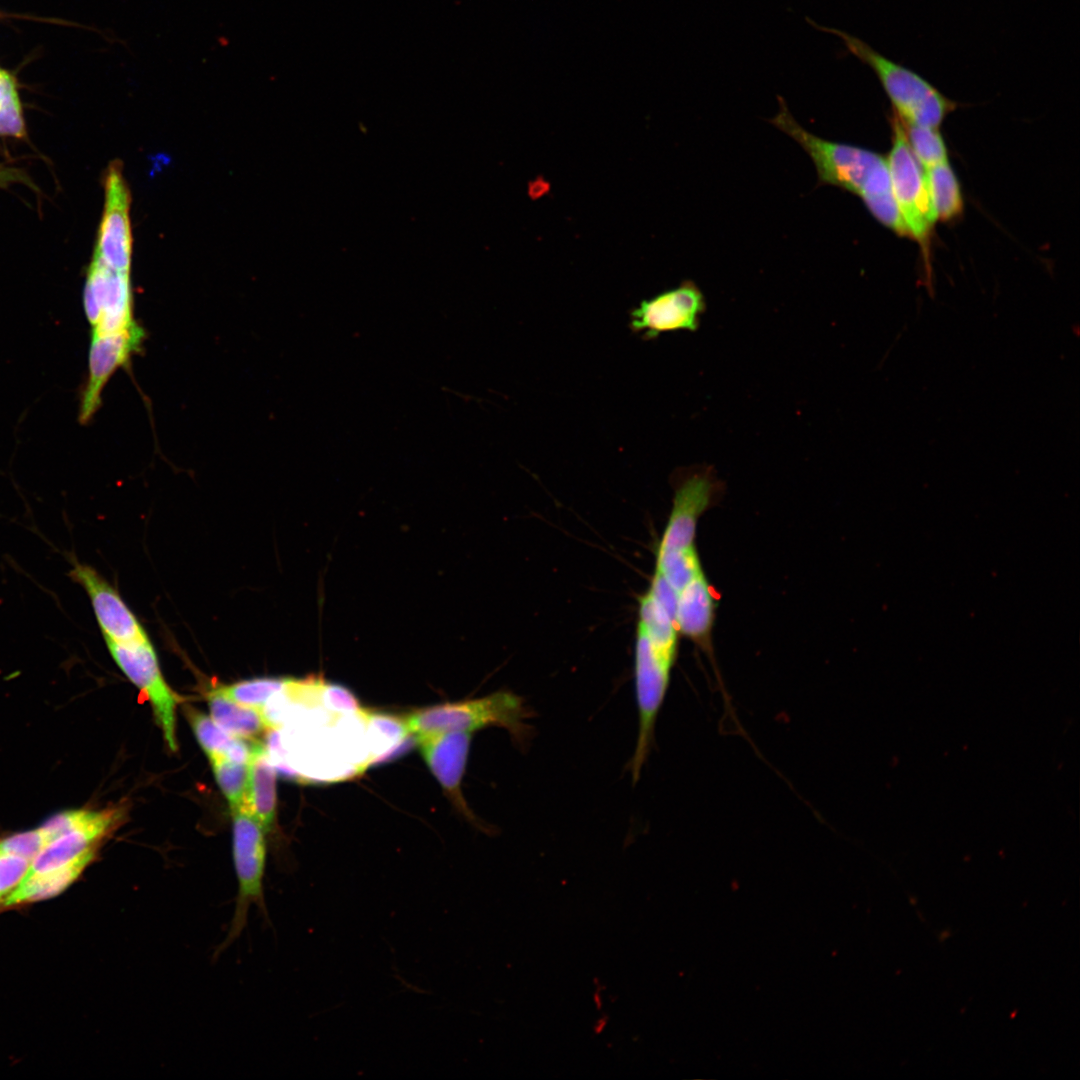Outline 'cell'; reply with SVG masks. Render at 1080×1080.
Here are the masks:
<instances>
[{
  "instance_id": "cell-28",
  "label": "cell",
  "mask_w": 1080,
  "mask_h": 1080,
  "mask_svg": "<svg viewBox=\"0 0 1080 1080\" xmlns=\"http://www.w3.org/2000/svg\"><path fill=\"white\" fill-rule=\"evenodd\" d=\"M317 701L329 712H360L359 702L347 688L338 684L321 683Z\"/></svg>"
},
{
  "instance_id": "cell-22",
  "label": "cell",
  "mask_w": 1080,
  "mask_h": 1080,
  "mask_svg": "<svg viewBox=\"0 0 1080 1080\" xmlns=\"http://www.w3.org/2000/svg\"><path fill=\"white\" fill-rule=\"evenodd\" d=\"M937 220L950 221L963 210V198L957 176L949 162L924 170Z\"/></svg>"
},
{
  "instance_id": "cell-30",
  "label": "cell",
  "mask_w": 1080,
  "mask_h": 1080,
  "mask_svg": "<svg viewBox=\"0 0 1080 1080\" xmlns=\"http://www.w3.org/2000/svg\"><path fill=\"white\" fill-rule=\"evenodd\" d=\"M91 812L92 810H70L59 813L48 819L44 825L40 827L47 839V843L85 821L90 816Z\"/></svg>"
},
{
  "instance_id": "cell-18",
  "label": "cell",
  "mask_w": 1080,
  "mask_h": 1080,
  "mask_svg": "<svg viewBox=\"0 0 1080 1080\" xmlns=\"http://www.w3.org/2000/svg\"><path fill=\"white\" fill-rule=\"evenodd\" d=\"M207 700L214 722L238 738L258 741L259 736L276 728L264 708L240 704L227 697L219 686L208 691Z\"/></svg>"
},
{
  "instance_id": "cell-5",
  "label": "cell",
  "mask_w": 1080,
  "mask_h": 1080,
  "mask_svg": "<svg viewBox=\"0 0 1080 1080\" xmlns=\"http://www.w3.org/2000/svg\"><path fill=\"white\" fill-rule=\"evenodd\" d=\"M893 143L887 159L892 192L910 237L928 248L937 220L925 172L913 155L900 120L892 114Z\"/></svg>"
},
{
  "instance_id": "cell-11",
  "label": "cell",
  "mask_w": 1080,
  "mask_h": 1080,
  "mask_svg": "<svg viewBox=\"0 0 1080 1080\" xmlns=\"http://www.w3.org/2000/svg\"><path fill=\"white\" fill-rule=\"evenodd\" d=\"M68 576L87 592L105 638L118 643L149 640L119 593L94 568L74 560Z\"/></svg>"
},
{
  "instance_id": "cell-24",
  "label": "cell",
  "mask_w": 1080,
  "mask_h": 1080,
  "mask_svg": "<svg viewBox=\"0 0 1080 1080\" xmlns=\"http://www.w3.org/2000/svg\"><path fill=\"white\" fill-rule=\"evenodd\" d=\"M655 571L679 592L702 571L695 546L680 550L657 551Z\"/></svg>"
},
{
  "instance_id": "cell-21",
  "label": "cell",
  "mask_w": 1080,
  "mask_h": 1080,
  "mask_svg": "<svg viewBox=\"0 0 1080 1080\" xmlns=\"http://www.w3.org/2000/svg\"><path fill=\"white\" fill-rule=\"evenodd\" d=\"M638 626L643 629L656 653L674 665L678 648L675 620L649 590L639 599Z\"/></svg>"
},
{
  "instance_id": "cell-8",
  "label": "cell",
  "mask_w": 1080,
  "mask_h": 1080,
  "mask_svg": "<svg viewBox=\"0 0 1080 1080\" xmlns=\"http://www.w3.org/2000/svg\"><path fill=\"white\" fill-rule=\"evenodd\" d=\"M108 650L126 677L150 701L156 720L171 751L177 750L175 708L177 697L166 683L150 640L118 643L105 638Z\"/></svg>"
},
{
  "instance_id": "cell-9",
  "label": "cell",
  "mask_w": 1080,
  "mask_h": 1080,
  "mask_svg": "<svg viewBox=\"0 0 1080 1080\" xmlns=\"http://www.w3.org/2000/svg\"><path fill=\"white\" fill-rule=\"evenodd\" d=\"M706 310L704 295L691 281L642 301L630 313L629 327L645 340L657 338L661 333L674 331L694 332Z\"/></svg>"
},
{
  "instance_id": "cell-10",
  "label": "cell",
  "mask_w": 1080,
  "mask_h": 1080,
  "mask_svg": "<svg viewBox=\"0 0 1080 1080\" xmlns=\"http://www.w3.org/2000/svg\"><path fill=\"white\" fill-rule=\"evenodd\" d=\"M104 213L93 257L107 267L129 272L132 236L129 221V191L117 163L108 168L105 181Z\"/></svg>"
},
{
  "instance_id": "cell-32",
  "label": "cell",
  "mask_w": 1080,
  "mask_h": 1080,
  "mask_svg": "<svg viewBox=\"0 0 1080 1080\" xmlns=\"http://www.w3.org/2000/svg\"><path fill=\"white\" fill-rule=\"evenodd\" d=\"M15 183L24 184L30 188L36 189L31 178L24 170L0 164V188H7Z\"/></svg>"
},
{
  "instance_id": "cell-17",
  "label": "cell",
  "mask_w": 1080,
  "mask_h": 1080,
  "mask_svg": "<svg viewBox=\"0 0 1080 1080\" xmlns=\"http://www.w3.org/2000/svg\"><path fill=\"white\" fill-rule=\"evenodd\" d=\"M96 848L92 847L71 862L54 870L27 873L19 885L0 901L1 908H11L50 899L70 887L93 861Z\"/></svg>"
},
{
  "instance_id": "cell-4",
  "label": "cell",
  "mask_w": 1080,
  "mask_h": 1080,
  "mask_svg": "<svg viewBox=\"0 0 1080 1080\" xmlns=\"http://www.w3.org/2000/svg\"><path fill=\"white\" fill-rule=\"evenodd\" d=\"M233 812V860L238 882L234 915L225 940L215 952L222 953L240 935L247 925L252 905L265 913L263 876L265 869L264 829L259 821L244 808Z\"/></svg>"
},
{
  "instance_id": "cell-14",
  "label": "cell",
  "mask_w": 1080,
  "mask_h": 1080,
  "mask_svg": "<svg viewBox=\"0 0 1080 1080\" xmlns=\"http://www.w3.org/2000/svg\"><path fill=\"white\" fill-rule=\"evenodd\" d=\"M144 331L137 327L129 332L91 340L89 378L82 396L80 421L88 422L101 402V392L116 369L126 365L140 348Z\"/></svg>"
},
{
  "instance_id": "cell-27",
  "label": "cell",
  "mask_w": 1080,
  "mask_h": 1080,
  "mask_svg": "<svg viewBox=\"0 0 1080 1080\" xmlns=\"http://www.w3.org/2000/svg\"><path fill=\"white\" fill-rule=\"evenodd\" d=\"M47 844L40 828L13 834L0 840V851L32 861Z\"/></svg>"
},
{
  "instance_id": "cell-23",
  "label": "cell",
  "mask_w": 1080,
  "mask_h": 1080,
  "mask_svg": "<svg viewBox=\"0 0 1080 1080\" xmlns=\"http://www.w3.org/2000/svg\"><path fill=\"white\" fill-rule=\"evenodd\" d=\"M215 779L232 810L244 808L249 782V762L240 763L226 757L209 759Z\"/></svg>"
},
{
  "instance_id": "cell-15",
  "label": "cell",
  "mask_w": 1080,
  "mask_h": 1080,
  "mask_svg": "<svg viewBox=\"0 0 1080 1080\" xmlns=\"http://www.w3.org/2000/svg\"><path fill=\"white\" fill-rule=\"evenodd\" d=\"M122 817V808L92 811L85 821L47 843L31 861L28 873L47 872L71 862L86 850L97 846V843L119 824Z\"/></svg>"
},
{
  "instance_id": "cell-13",
  "label": "cell",
  "mask_w": 1080,
  "mask_h": 1080,
  "mask_svg": "<svg viewBox=\"0 0 1080 1080\" xmlns=\"http://www.w3.org/2000/svg\"><path fill=\"white\" fill-rule=\"evenodd\" d=\"M471 732L448 731L418 737L421 754L455 805L470 819L472 813L461 793V782L465 771Z\"/></svg>"
},
{
  "instance_id": "cell-12",
  "label": "cell",
  "mask_w": 1080,
  "mask_h": 1080,
  "mask_svg": "<svg viewBox=\"0 0 1080 1080\" xmlns=\"http://www.w3.org/2000/svg\"><path fill=\"white\" fill-rule=\"evenodd\" d=\"M718 482L709 471L689 473L675 489L673 507L657 551L694 546L700 516L711 506Z\"/></svg>"
},
{
  "instance_id": "cell-20",
  "label": "cell",
  "mask_w": 1080,
  "mask_h": 1080,
  "mask_svg": "<svg viewBox=\"0 0 1080 1080\" xmlns=\"http://www.w3.org/2000/svg\"><path fill=\"white\" fill-rule=\"evenodd\" d=\"M185 712L197 741L209 759L221 756L240 763L249 762L255 741L230 734L211 717L193 707L187 706Z\"/></svg>"
},
{
  "instance_id": "cell-1",
  "label": "cell",
  "mask_w": 1080,
  "mask_h": 1080,
  "mask_svg": "<svg viewBox=\"0 0 1080 1080\" xmlns=\"http://www.w3.org/2000/svg\"><path fill=\"white\" fill-rule=\"evenodd\" d=\"M778 113L770 122L793 138L813 161L818 183L861 198L872 216L900 236L910 237L891 187L887 159L861 147L829 141L804 129L778 97Z\"/></svg>"
},
{
  "instance_id": "cell-25",
  "label": "cell",
  "mask_w": 1080,
  "mask_h": 1080,
  "mask_svg": "<svg viewBox=\"0 0 1080 1080\" xmlns=\"http://www.w3.org/2000/svg\"><path fill=\"white\" fill-rule=\"evenodd\" d=\"M901 123L908 145L924 170L948 161L946 145L937 128Z\"/></svg>"
},
{
  "instance_id": "cell-19",
  "label": "cell",
  "mask_w": 1080,
  "mask_h": 1080,
  "mask_svg": "<svg viewBox=\"0 0 1080 1080\" xmlns=\"http://www.w3.org/2000/svg\"><path fill=\"white\" fill-rule=\"evenodd\" d=\"M249 782L245 807L263 829L271 830L276 812V768L266 746L259 740L253 744L249 760Z\"/></svg>"
},
{
  "instance_id": "cell-6",
  "label": "cell",
  "mask_w": 1080,
  "mask_h": 1080,
  "mask_svg": "<svg viewBox=\"0 0 1080 1080\" xmlns=\"http://www.w3.org/2000/svg\"><path fill=\"white\" fill-rule=\"evenodd\" d=\"M672 667L656 653L643 629L637 625L634 679L639 731L630 766L634 784L640 778L652 746L657 716L668 690Z\"/></svg>"
},
{
  "instance_id": "cell-3",
  "label": "cell",
  "mask_w": 1080,
  "mask_h": 1080,
  "mask_svg": "<svg viewBox=\"0 0 1080 1080\" xmlns=\"http://www.w3.org/2000/svg\"><path fill=\"white\" fill-rule=\"evenodd\" d=\"M532 716L523 699L510 691H497L482 698L425 707L409 714L404 723L416 738L425 735L465 731L473 733L489 726L506 729L514 742L523 745L530 737L526 720Z\"/></svg>"
},
{
  "instance_id": "cell-16",
  "label": "cell",
  "mask_w": 1080,
  "mask_h": 1080,
  "mask_svg": "<svg viewBox=\"0 0 1080 1080\" xmlns=\"http://www.w3.org/2000/svg\"><path fill=\"white\" fill-rule=\"evenodd\" d=\"M715 608L712 587L701 571L678 592L675 609L678 633L705 645L712 631Z\"/></svg>"
},
{
  "instance_id": "cell-26",
  "label": "cell",
  "mask_w": 1080,
  "mask_h": 1080,
  "mask_svg": "<svg viewBox=\"0 0 1080 1080\" xmlns=\"http://www.w3.org/2000/svg\"><path fill=\"white\" fill-rule=\"evenodd\" d=\"M288 678L262 677L219 686L230 699L251 707L264 708L271 698L281 693Z\"/></svg>"
},
{
  "instance_id": "cell-31",
  "label": "cell",
  "mask_w": 1080,
  "mask_h": 1080,
  "mask_svg": "<svg viewBox=\"0 0 1080 1080\" xmlns=\"http://www.w3.org/2000/svg\"><path fill=\"white\" fill-rule=\"evenodd\" d=\"M20 102L15 78L0 68V112Z\"/></svg>"
},
{
  "instance_id": "cell-2",
  "label": "cell",
  "mask_w": 1080,
  "mask_h": 1080,
  "mask_svg": "<svg viewBox=\"0 0 1080 1080\" xmlns=\"http://www.w3.org/2000/svg\"><path fill=\"white\" fill-rule=\"evenodd\" d=\"M806 20L815 29L840 38L846 50L875 73L892 104L893 114L904 124L938 128L956 108L957 103L928 80L887 58L857 36L821 26L810 18Z\"/></svg>"
},
{
  "instance_id": "cell-7",
  "label": "cell",
  "mask_w": 1080,
  "mask_h": 1080,
  "mask_svg": "<svg viewBox=\"0 0 1080 1080\" xmlns=\"http://www.w3.org/2000/svg\"><path fill=\"white\" fill-rule=\"evenodd\" d=\"M84 308L92 328L91 340L129 332L133 319L129 272H120L93 257L84 288Z\"/></svg>"
},
{
  "instance_id": "cell-29",
  "label": "cell",
  "mask_w": 1080,
  "mask_h": 1080,
  "mask_svg": "<svg viewBox=\"0 0 1080 1080\" xmlns=\"http://www.w3.org/2000/svg\"><path fill=\"white\" fill-rule=\"evenodd\" d=\"M30 865L28 859L0 851V901L24 879Z\"/></svg>"
}]
</instances>
